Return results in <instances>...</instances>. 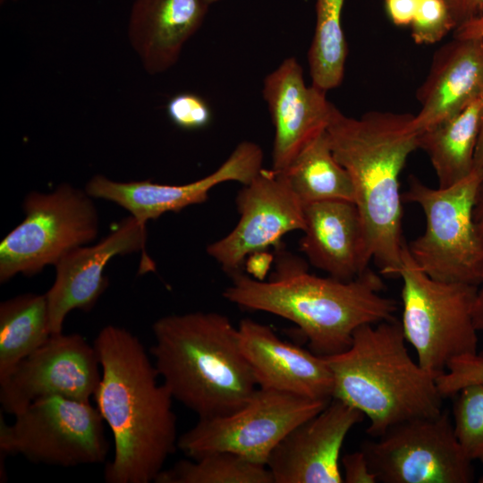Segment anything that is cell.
Here are the masks:
<instances>
[{"label": "cell", "mask_w": 483, "mask_h": 483, "mask_svg": "<svg viewBox=\"0 0 483 483\" xmlns=\"http://www.w3.org/2000/svg\"><path fill=\"white\" fill-rule=\"evenodd\" d=\"M156 483H274L266 465L231 452H213L181 460L163 470Z\"/></svg>", "instance_id": "26"}, {"label": "cell", "mask_w": 483, "mask_h": 483, "mask_svg": "<svg viewBox=\"0 0 483 483\" xmlns=\"http://www.w3.org/2000/svg\"><path fill=\"white\" fill-rule=\"evenodd\" d=\"M399 276L401 326L421 368L438 377L453 360L478 352L472 320L478 285L431 278L416 266L407 245Z\"/></svg>", "instance_id": "6"}, {"label": "cell", "mask_w": 483, "mask_h": 483, "mask_svg": "<svg viewBox=\"0 0 483 483\" xmlns=\"http://www.w3.org/2000/svg\"><path fill=\"white\" fill-rule=\"evenodd\" d=\"M101 378L93 344L79 334H55L0 379L2 410L15 415L33 401L63 395L89 401Z\"/></svg>", "instance_id": "13"}, {"label": "cell", "mask_w": 483, "mask_h": 483, "mask_svg": "<svg viewBox=\"0 0 483 483\" xmlns=\"http://www.w3.org/2000/svg\"><path fill=\"white\" fill-rule=\"evenodd\" d=\"M473 170L483 175V115L475 150Z\"/></svg>", "instance_id": "38"}, {"label": "cell", "mask_w": 483, "mask_h": 483, "mask_svg": "<svg viewBox=\"0 0 483 483\" xmlns=\"http://www.w3.org/2000/svg\"><path fill=\"white\" fill-rule=\"evenodd\" d=\"M436 382L443 398L454 396L466 386L483 383V352L453 360Z\"/></svg>", "instance_id": "29"}, {"label": "cell", "mask_w": 483, "mask_h": 483, "mask_svg": "<svg viewBox=\"0 0 483 483\" xmlns=\"http://www.w3.org/2000/svg\"><path fill=\"white\" fill-rule=\"evenodd\" d=\"M92 199L66 183L52 192H30L22 205L24 219L0 243V282L38 274L93 242L99 218Z\"/></svg>", "instance_id": "8"}, {"label": "cell", "mask_w": 483, "mask_h": 483, "mask_svg": "<svg viewBox=\"0 0 483 483\" xmlns=\"http://www.w3.org/2000/svg\"><path fill=\"white\" fill-rule=\"evenodd\" d=\"M51 335L46 295L23 293L0 304V379Z\"/></svg>", "instance_id": "24"}, {"label": "cell", "mask_w": 483, "mask_h": 483, "mask_svg": "<svg viewBox=\"0 0 483 483\" xmlns=\"http://www.w3.org/2000/svg\"><path fill=\"white\" fill-rule=\"evenodd\" d=\"M273 260L272 255L266 251L250 255L244 263L250 276L257 280H265Z\"/></svg>", "instance_id": "34"}, {"label": "cell", "mask_w": 483, "mask_h": 483, "mask_svg": "<svg viewBox=\"0 0 483 483\" xmlns=\"http://www.w3.org/2000/svg\"><path fill=\"white\" fill-rule=\"evenodd\" d=\"M208 6L206 0H134L128 39L147 72L162 73L177 63Z\"/></svg>", "instance_id": "21"}, {"label": "cell", "mask_w": 483, "mask_h": 483, "mask_svg": "<svg viewBox=\"0 0 483 483\" xmlns=\"http://www.w3.org/2000/svg\"><path fill=\"white\" fill-rule=\"evenodd\" d=\"M473 218H474L476 234H477L479 250H480L481 266H482V274H483V179L480 182V185L478 191L476 202L474 206ZM482 284H483V281H482Z\"/></svg>", "instance_id": "35"}, {"label": "cell", "mask_w": 483, "mask_h": 483, "mask_svg": "<svg viewBox=\"0 0 483 483\" xmlns=\"http://www.w3.org/2000/svg\"><path fill=\"white\" fill-rule=\"evenodd\" d=\"M240 215L235 227L207 247L208 254L233 275L246 258L279 246L290 232L304 229V206L284 173L262 168L236 197Z\"/></svg>", "instance_id": "12"}, {"label": "cell", "mask_w": 483, "mask_h": 483, "mask_svg": "<svg viewBox=\"0 0 483 483\" xmlns=\"http://www.w3.org/2000/svg\"><path fill=\"white\" fill-rule=\"evenodd\" d=\"M472 320L477 331H483V284L479 286L472 309Z\"/></svg>", "instance_id": "37"}, {"label": "cell", "mask_w": 483, "mask_h": 483, "mask_svg": "<svg viewBox=\"0 0 483 483\" xmlns=\"http://www.w3.org/2000/svg\"><path fill=\"white\" fill-rule=\"evenodd\" d=\"M218 1H220V0H206V2L208 3V5L213 4H215V3L218 2Z\"/></svg>", "instance_id": "39"}, {"label": "cell", "mask_w": 483, "mask_h": 483, "mask_svg": "<svg viewBox=\"0 0 483 483\" xmlns=\"http://www.w3.org/2000/svg\"><path fill=\"white\" fill-rule=\"evenodd\" d=\"M93 345L101 378L93 398L109 427L114 453L104 469L107 483L155 482L177 447L173 396L140 339L108 325Z\"/></svg>", "instance_id": "1"}, {"label": "cell", "mask_w": 483, "mask_h": 483, "mask_svg": "<svg viewBox=\"0 0 483 483\" xmlns=\"http://www.w3.org/2000/svg\"><path fill=\"white\" fill-rule=\"evenodd\" d=\"M455 23V29L483 12V0H445Z\"/></svg>", "instance_id": "33"}, {"label": "cell", "mask_w": 483, "mask_h": 483, "mask_svg": "<svg viewBox=\"0 0 483 483\" xmlns=\"http://www.w3.org/2000/svg\"><path fill=\"white\" fill-rule=\"evenodd\" d=\"M326 132L352 179L370 258L382 275L399 276L406 247L400 175L419 148L414 115L369 111L354 118L334 106Z\"/></svg>", "instance_id": "3"}, {"label": "cell", "mask_w": 483, "mask_h": 483, "mask_svg": "<svg viewBox=\"0 0 483 483\" xmlns=\"http://www.w3.org/2000/svg\"><path fill=\"white\" fill-rule=\"evenodd\" d=\"M483 175L434 189L411 176L402 201L417 204L426 218L420 236L407 245L416 266L433 279L479 286L483 281L474 206Z\"/></svg>", "instance_id": "7"}, {"label": "cell", "mask_w": 483, "mask_h": 483, "mask_svg": "<svg viewBox=\"0 0 483 483\" xmlns=\"http://www.w3.org/2000/svg\"><path fill=\"white\" fill-rule=\"evenodd\" d=\"M262 96L275 129L272 169L283 172L326 130L335 105L326 91L306 85L302 67L294 57L284 59L265 77Z\"/></svg>", "instance_id": "17"}, {"label": "cell", "mask_w": 483, "mask_h": 483, "mask_svg": "<svg viewBox=\"0 0 483 483\" xmlns=\"http://www.w3.org/2000/svg\"><path fill=\"white\" fill-rule=\"evenodd\" d=\"M282 173L303 206L331 200L354 202L352 179L334 156L326 130L309 141Z\"/></svg>", "instance_id": "23"}, {"label": "cell", "mask_w": 483, "mask_h": 483, "mask_svg": "<svg viewBox=\"0 0 483 483\" xmlns=\"http://www.w3.org/2000/svg\"><path fill=\"white\" fill-rule=\"evenodd\" d=\"M363 413L333 398L315 416L293 428L267 462L274 483H342L340 453Z\"/></svg>", "instance_id": "16"}, {"label": "cell", "mask_w": 483, "mask_h": 483, "mask_svg": "<svg viewBox=\"0 0 483 483\" xmlns=\"http://www.w3.org/2000/svg\"><path fill=\"white\" fill-rule=\"evenodd\" d=\"M11 425L0 422V451L51 466L101 463L109 443L104 419L89 401L63 395L38 398L14 415Z\"/></svg>", "instance_id": "9"}, {"label": "cell", "mask_w": 483, "mask_h": 483, "mask_svg": "<svg viewBox=\"0 0 483 483\" xmlns=\"http://www.w3.org/2000/svg\"><path fill=\"white\" fill-rule=\"evenodd\" d=\"M146 242L147 228L129 216L97 243L65 254L55 266V281L45 293L51 335L63 332L71 311H89L95 306L107 287L104 272L113 258L141 251L140 272L154 270V263L146 256Z\"/></svg>", "instance_id": "15"}, {"label": "cell", "mask_w": 483, "mask_h": 483, "mask_svg": "<svg viewBox=\"0 0 483 483\" xmlns=\"http://www.w3.org/2000/svg\"><path fill=\"white\" fill-rule=\"evenodd\" d=\"M242 352L258 387L329 402L334 378L324 356L280 339L251 318L238 325Z\"/></svg>", "instance_id": "18"}, {"label": "cell", "mask_w": 483, "mask_h": 483, "mask_svg": "<svg viewBox=\"0 0 483 483\" xmlns=\"http://www.w3.org/2000/svg\"><path fill=\"white\" fill-rule=\"evenodd\" d=\"M405 343L394 318L360 326L346 351L324 356L333 374V398L368 417L373 438L400 422L443 411L437 376L412 360Z\"/></svg>", "instance_id": "5"}, {"label": "cell", "mask_w": 483, "mask_h": 483, "mask_svg": "<svg viewBox=\"0 0 483 483\" xmlns=\"http://www.w3.org/2000/svg\"><path fill=\"white\" fill-rule=\"evenodd\" d=\"M369 468L383 483H469L472 462L465 455L447 411L411 419L362 443Z\"/></svg>", "instance_id": "11"}, {"label": "cell", "mask_w": 483, "mask_h": 483, "mask_svg": "<svg viewBox=\"0 0 483 483\" xmlns=\"http://www.w3.org/2000/svg\"><path fill=\"white\" fill-rule=\"evenodd\" d=\"M483 94V38L453 37L434 54L418 89L414 115L419 132L460 113Z\"/></svg>", "instance_id": "19"}, {"label": "cell", "mask_w": 483, "mask_h": 483, "mask_svg": "<svg viewBox=\"0 0 483 483\" xmlns=\"http://www.w3.org/2000/svg\"><path fill=\"white\" fill-rule=\"evenodd\" d=\"M149 352L163 384L199 419L230 414L257 390L240 345L238 327L218 312L160 318Z\"/></svg>", "instance_id": "4"}, {"label": "cell", "mask_w": 483, "mask_h": 483, "mask_svg": "<svg viewBox=\"0 0 483 483\" xmlns=\"http://www.w3.org/2000/svg\"><path fill=\"white\" fill-rule=\"evenodd\" d=\"M341 463L343 469V482L376 483L377 478L371 471L366 455L361 450L346 453Z\"/></svg>", "instance_id": "31"}, {"label": "cell", "mask_w": 483, "mask_h": 483, "mask_svg": "<svg viewBox=\"0 0 483 483\" xmlns=\"http://www.w3.org/2000/svg\"><path fill=\"white\" fill-rule=\"evenodd\" d=\"M262 148L252 141L240 142L213 173L185 184H163L149 180L116 182L104 175L93 176L85 191L93 199L112 201L126 209L142 226L162 215L178 213L205 202L210 191L225 182L248 184L263 168Z\"/></svg>", "instance_id": "14"}, {"label": "cell", "mask_w": 483, "mask_h": 483, "mask_svg": "<svg viewBox=\"0 0 483 483\" xmlns=\"http://www.w3.org/2000/svg\"><path fill=\"white\" fill-rule=\"evenodd\" d=\"M345 0H316V26L308 52L311 84L321 90L337 88L348 54L342 14Z\"/></svg>", "instance_id": "25"}, {"label": "cell", "mask_w": 483, "mask_h": 483, "mask_svg": "<svg viewBox=\"0 0 483 483\" xmlns=\"http://www.w3.org/2000/svg\"><path fill=\"white\" fill-rule=\"evenodd\" d=\"M329 402L258 387L235 411L199 419L195 426L179 436L177 447L191 459L224 451L267 466L278 444Z\"/></svg>", "instance_id": "10"}, {"label": "cell", "mask_w": 483, "mask_h": 483, "mask_svg": "<svg viewBox=\"0 0 483 483\" xmlns=\"http://www.w3.org/2000/svg\"><path fill=\"white\" fill-rule=\"evenodd\" d=\"M419 0H385V10L389 20L399 27H410Z\"/></svg>", "instance_id": "32"}, {"label": "cell", "mask_w": 483, "mask_h": 483, "mask_svg": "<svg viewBox=\"0 0 483 483\" xmlns=\"http://www.w3.org/2000/svg\"><path fill=\"white\" fill-rule=\"evenodd\" d=\"M483 115V94L457 114L419 133L418 147L428 157L438 187L452 186L469 176Z\"/></svg>", "instance_id": "22"}, {"label": "cell", "mask_w": 483, "mask_h": 483, "mask_svg": "<svg viewBox=\"0 0 483 483\" xmlns=\"http://www.w3.org/2000/svg\"><path fill=\"white\" fill-rule=\"evenodd\" d=\"M166 112L174 125L186 131L203 129L212 120L208 102L193 93H180L171 97Z\"/></svg>", "instance_id": "30"}, {"label": "cell", "mask_w": 483, "mask_h": 483, "mask_svg": "<svg viewBox=\"0 0 483 483\" xmlns=\"http://www.w3.org/2000/svg\"><path fill=\"white\" fill-rule=\"evenodd\" d=\"M480 483H483V477L479 479Z\"/></svg>", "instance_id": "40"}, {"label": "cell", "mask_w": 483, "mask_h": 483, "mask_svg": "<svg viewBox=\"0 0 483 483\" xmlns=\"http://www.w3.org/2000/svg\"><path fill=\"white\" fill-rule=\"evenodd\" d=\"M453 403V431L465 455L483 462V383L461 389Z\"/></svg>", "instance_id": "27"}, {"label": "cell", "mask_w": 483, "mask_h": 483, "mask_svg": "<svg viewBox=\"0 0 483 483\" xmlns=\"http://www.w3.org/2000/svg\"><path fill=\"white\" fill-rule=\"evenodd\" d=\"M223 292L228 301L294 323L311 352L331 356L346 351L357 328L394 318L397 303L380 294L381 277L367 268L350 281L310 274L300 258L279 250L267 281L242 271Z\"/></svg>", "instance_id": "2"}, {"label": "cell", "mask_w": 483, "mask_h": 483, "mask_svg": "<svg viewBox=\"0 0 483 483\" xmlns=\"http://www.w3.org/2000/svg\"><path fill=\"white\" fill-rule=\"evenodd\" d=\"M453 37L483 38V12L453 30Z\"/></svg>", "instance_id": "36"}, {"label": "cell", "mask_w": 483, "mask_h": 483, "mask_svg": "<svg viewBox=\"0 0 483 483\" xmlns=\"http://www.w3.org/2000/svg\"><path fill=\"white\" fill-rule=\"evenodd\" d=\"M3 1V0H2Z\"/></svg>", "instance_id": "41"}, {"label": "cell", "mask_w": 483, "mask_h": 483, "mask_svg": "<svg viewBox=\"0 0 483 483\" xmlns=\"http://www.w3.org/2000/svg\"><path fill=\"white\" fill-rule=\"evenodd\" d=\"M410 28L415 43L428 45L454 30L455 23L445 0H419Z\"/></svg>", "instance_id": "28"}, {"label": "cell", "mask_w": 483, "mask_h": 483, "mask_svg": "<svg viewBox=\"0 0 483 483\" xmlns=\"http://www.w3.org/2000/svg\"><path fill=\"white\" fill-rule=\"evenodd\" d=\"M302 233L301 251L329 276L350 281L369 268L371 258L354 202L331 200L304 206Z\"/></svg>", "instance_id": "20"}]
</instances>
